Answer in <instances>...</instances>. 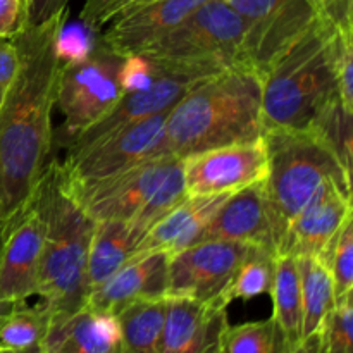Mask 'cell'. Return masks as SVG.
Returning a JSON list of instances; mask_svg holds the SVG:
<instances>
[{"label":"cell","mask_w":353,"mask_h":353,"mask_svg":"<svg viewBox=\"0 0 353 353\" xmlns=\"http://www.w3.org/2000/svg\"><path fill=\"white\" fill-rule=\"evenodd\" d=\"M69 9L14 37L19 68L0 109V217L3 228L33 196L52 152V109L57 92L55 38Z\"/></svg>","instance_id":"1"},{"label":"cell","mask_w":353,"mask_h":353,"mask_svg":"<svg viewBox=\"0 0 353 353\" xmlns=\"http://www.w3.org/2000/svg\"><path fill=\"white\" fill-rule=\"evenodd\" d=\"M262 133V76L248 65L193 83L165 117V148L179 159Z\"/></svg>","instance_id":"2"},{"label":"cell","mask_w":353,"mask_h":353,"mask_svg":"<svg viewBox=\"0 0 353 353\" xmlns=\"http://www.w3.org/2000/svg\"><path fill=\"white\" fill-rule=\"evenodd\" d=\"M343 31V30H341ZM340 28L319 17L262 76V126L310 130L327 105L340 99L336 41Z\"/></svg>","instance_id":"3"},{"label":"cell","mask_w":353,"mask_h":353,"mask_svg":"<svg viewBox=\"0 0 353 353\" xmlns=\"http://www.w3.org/2000/svg\"><path fill=\"white\" fill-rule=\"evenodd\" d=\"M31 200L45 219L37 295L50 317L69 316L86 307V264L95 221L65 192L57 159L45 164Z\"/></svg>","instance_id":"4"},{"label":"cell","mask_w":353,"mask_h":353,"mask_svg":"<svg viewBox=\"0 0 353 353\" xmlns=\"http://www.w3.org/2000/svg\"><path fill=\"white\" fill-rule=\"evenodd\" d=\"M262 140L268 152L269 217L279 254L290 224L314 193L330 179L352 185V174L326 141L310 130H265Z\"/></svg>","instance_id":"5"},{"label":"cell","mask_w":353,"mask_h":353,"mask_svg":"<svg viewBox=\"0 0 353 353\" xmlns=\"http://www.w3.org/2000/svg\"><path fill=\"white\" fill-rule=\"evenodd\" d=\"M140 54L159 74L190 83L248 65L243 21L226 0L205 2Z\"/></svg>","instance_id":"6"},{"label":"cell","mask_w":353,"mask_h":353,"mask_svg":"<svg viewBox=\"0 0 353 353\" xmlns=\"http://www.w3.org/2000/svg\"><path fill=\"white\" fill-rule=\"evenodd\" d=\"M64 188L93 221H124L145 231L188 196L183 159L172 154L157 155L95 183H64Z\"/></svg>","instance_id":"7"},{"label":"cell","mask_w":353,"mask_h":353,"mask_svg":"<svg viewBox=\"0 0 353 353\" xmlns=\"http://www.w3.org/2000/svg\"><path fill=\"white\" fill-rule=\"evenodd\" d=\"M123 55H117L97 38L92 54L76 64H59L55 105L64 123L52 133V150H68L76 138L112 110L124 95L119 85Z\"/></svg>","instance_id":"8"},{"label":"cell","mask_w":353,"mask_h":353,"mask_svg":"<svg viewBox=\"0 0 353 353\" xmlns=\"http://www.w3.org/2000/svg\"><path fill=\"white\" fill-rule=\"evenodd\" d=\"M169 110L138 121L78 150H69L64 161H59L65 185L100 181L148 159L169 154L165 148V117Z\"/></svg>","instance_id":"9"},{"label":"cell","mask_w":353,"mask_h":353,"mask_svg":"<svg viewBox=\"0 0 353 353\" xmlns=\"http://www.w3.org/2000/svg\"><path fill=\"white\" fill-rule=\"evenodd\" d=\"M245 26V57L261 76L319 17L314 0H226Z\"/></svg>","instance_id":"10"},{"label":"cell","mask_w":353,"mask_h":353,"mask_svg":"<svg viewBox=\"0 0 353 353\" xmlns=\"http://www.w3.org/2000/svg\"><path fill=\"white\" fill-rule=\"evenodd\" d=\"M254 245L205 240L169 257L168 296L224 303V293Z\"/></svg>","instance_id":"11"},{"label":"cell","mask_w":353,"mask_h":353,"mask_svg":"<svg viewBox=\"0 0 353 353\" xmlns=\"http://www.w3.org/2000/svg\"><path fill=\"white\" fill-rule=\"evenodd\" d=\"M188 196L234 193L268 176V152L262 138L248 143L210 148L183 159Z\"/></svg>","instance_id":"12"},{"label":"cell","mask_w":353,"mask_h":353,"mask_svg":"<svg viewBox=\"0 0 353 353\" xmlns=\"http://www.w3.org/2000/svg\"><path fill=\"white\" fill-rule=\"evenodd\" d=\"M45 243V219L33 200L3 228L0 248V303L17 305L37 295Z\"/></svg>","instance_id":"13"},{"label":"cell","mask_w":353,"mask_h":353,"mask_svg":"<svg viewBox=\"0 0 353 353\" xmlns=\"http://www.w3.org/2000/svg\"><path fill=\"white\" fill-rule=\"evenodd\" d=\"M348 217H352V185L330 179L290 224L279 254L314 255L330 265L334 241Z\"/></svg>","instance_id":"14"},{"label":"cell","mask_w":353,"mask_h":353,"mask_svg":"<svg viewBox=\"0 0 353 353\" xmlns=\"http://www.w3.org/2000/svg\"><path fill=\"white\" fill-rule=\"evenodd\" d=\"M228 307L183 296H165L159 353H224Z\"/></svg>","instance_id":"15"},{"label":"cell","mask_w":353,"mask_h":353,"mask_svg":"<svg viewBox=\"0 0 353 353\" xmlns=\"http://www.w3.org/2000/svg\"><path fill=\"white\" fill-rule=\"evenodd\" d=\"M209 0H155L116 14L100 30L99 41L117 55L140 54Z\"/></svg>","instance_id":"16"},{"label":"cell","mask_w":353,"mask_h":353,"mask_svg":"<svg viewBox=\"0 0 353 353\" xmlns=\"http://www.w3.org/2000/svg\"><path fill=\"white\" fill-rule=\"evenodd\" d=\"M168 252H143L131 257L103 285L92 290L86 307L95 312L117 314L140 300L165 299L169 283Z\"/></svg>","instance_id":"17"},{"label":"cell","mask_w":353,"mask_h":353,"mask_svg":"<svg viewBox=\"0 0 353 353\" xmlns=\"http://www.w3.org/2000/svg\"><path fill=\"white\" fill-rule=\"evenodd\" d=\"M205 240L238 241L276 254L265 179L252 183L224 200L200 238V241Z\"/></svg>","instance_id":"18"},{"label":"cell","mask_w":353,"mask_h":353,"mask_svg":"<svg viewBox=\"0 0 353 353\" xmlns=\"http://www.w3.org/2000/svg\"><path fill=\"white\" fill-rule=\"evenodd\" d=\"M193 83L185 81V79L172 78V76L159 74L157 79L150 88L137 93H124L119 102L112 107L110 112L95 124L83 131L74 143L68 148L69 150H78V148L86 147L97 140L109 137V134L117 133L131 124L143 121L147 117L155 116L159 112L169 110L192 86Z\"/></svg>","instance_id":"19"},{"label":"cell","mask_w":353,"mask_h":353,"mask_svg":"<svg viewBox=\"0 0 353 353\" xmlns=\"http://www.w3.org/2000/svg\"><path fill=\"white\" fill-rule=\"evenodd\" d=\"M116 314L83 307L69 316L50 317L41 347L45 353H119Z\"/></svg>","instance_id":"20"},{"label":"cell","mask_w":353,"mask_h":353,"mask_svg":"<svg viewBox=\"0 0 353 353\" xmlns=\"http://www.w3.org/2000/svg\"><path fill=\"white\" fill-rule=\"evenodd\" d=\"M230 195L231 193L186 196L148 228L138 245L137 254L161 250L172 255L199 243L207 224Z\"/></svg>","instance_id":"21"},{"label":"cell","mask_w":353,"mask_h":353,"mask_svg":"<svg viewBox=\"0 0 353 353\" xmlns=\"http://www.w3.org/2000/svg\"><path fill=\"white\" fill-rule=\"evenodd\" d=\"M145 233L143 228L124 221H95L86 264L88 293L103 285L137 255Z\"/></svg>","instance_id":"22"},{"label":"cell","mask_w":353,"mask_h":353,"mask_svg":"<svg viewBox=\"0 0 353 353\" xmlns=\"http://www.w3.org/2000/svg\"><path fill=\"white\" fill-rule=\"evenodd\" d=\"M302 292V338L323 330L336 305L334 281L330 265L314 255L295 257Z\"/></svg>","instance_id":"23"},{"label":"cell","mask_w":353,"mask_h":353,"mask_svg":"<svg viewBox=\"0 0 353 353\" xmlns=\"http://www.w3.org/2000/svg\"><path fill=\"white\" fill-rule=\"evenodd\" d=\"M116 316L121 327L119 353H159L165 319V299L133 302Z\"/></svg>","instance_id":"24"},{"label":"cell","mask_w":353,"mask_h":353,"mask_svg":"<svg viewBox=\"0 0 353 353\" xmlns=\"http://www.w3.org/2000/svg\"><path fill=\"white\" fill-rule=\"evenodd\" d=\"M269 295L272 296V319L285 333L286 340L295 348L302 341V292L296 261L290 254L276 255L274 281Z\"/></svg>","instance_id":"25"},{"label":"cell","mask_w":353,"mask_h":353,"mask_svg":"<svg viewBox=\"0 0 353 353\" xmlns=\"http://www.w3.org/2000/svg\"><path fill=\"white\" fill-rule=\"evenodd\" d=\"M50 314L43 305L30 307L24 303L12 309L0 319V352L26 350L41 345L47 333Z\"/></svg>","instance_id":"26"},{"label":"cell","mask_w":353,"mask_h":353,"mask_svg":"<svg viewBox=\"0 0 353 353\" xmlns=\"http://www.w3.org/2000/svg\"><path fill=\"white\" fill-rule=\"evenodd\" d=\"M274 252L261 247L252 248L228 286L224 303L230 305L233 300H252L255 296L271 293L274 281Z\"/></svg>","instance_id":"27"},{"label":"cell","mask_w":353,"mask_h":353,"mask_svg":"<svg viewBox=\"0 0 353 353\" xmlns=\"http://www.w3.org/2000/svg\"><path fill=\"white\" fill-rule=\"evenodd\" d=\"M292 345L272 317L228 326L224 353H290Z\"/></svg>","instance_id":"28"},{"label":"cell","mask_w":353,"mask_h":353,"mask_svg":"<svg viewBox=\"0 0 353 353\" xmlns=\"http://www.w3.org/2000/svg\"><path fill=\"white\" fill-rule=\"evenodd\" d=\"M310 131L326 141L341 165L352 174V112L345 109L340 99L326 107Z\"/></svg>","instance_id":"29"},{"label":"cell","mask_w":353,"mask_h":353,"mask_svg":"<svg viewBox=\"0 0 353 353\" xmlns=\"http://www.w3.org/2000/svg\"><path fill=\"white\" fill-rule=\"evenodd\" d=\"M99 33L90 30L88 26L78 21V23H62L55 38V55L61 65L76 64L88 57L97 45Z\"/></svg>","instance_id":"30"},{"label":"cell","mask_w":353,"mask_h":353,"mask_svg":"<svg viewBox=\"0 0 353 353\" xmlns=\"http://www.w3.org/2000/svg\"><path fill=\"white\" fill-rule=\"evenodd\" d=\"M336 300L352 295L353 290V216L345 221L330 259Z\"/></svg>","instance_id":"31"},{"label":"cell","mask_w":353,"mask_h":353,"mask_svg":"<svg viewBox=\"0 0 353 353\" xmlns=\"http://www.w3.org/2000/svg\"><path fill=\"white\" fill-rule=\"evenodd\" d=\"M323 331L326 353H353L352 295L336 300V305L324 323Z\"/></svg>","instance_id":"32"},{"label":"cell","mask_w":353,"mask_h":353,"mask_svg":"<svg viewBox=\"0 0 353 353\" xmlns=\"http://www.w3.org/2000/svg\"><path fill=\"white\" fill-rule=\"evenodd\" d=\"M350 31H341L336 41L338 93L345 109L353 114V43Z\"/></svg>","instance_id":"33"},{"label":"cell","mask_w":353,"mask_h":353,"mask_svg":"<svg viewBox=\"0 0 353 353\" xmlns=\"http://www.w3.org/2000/svg\"><path fill=\"white\" fill-rule=\"evenodd\" d=\"M157 76L159 72L147 57L141 54H133L123 59L119 69V85L124 93L143 92L154 85Z\"/></svg>","instance_id":"34"},{"label":"cell","mask_w":353,"mask_h":353,"mask_svg":"<svg viewBox=\"0 0 353 353\" xmlns=\"http://www.w3.org/2000/svg\"><path fill=\"white\" fill-rule=\"evenodd\" d=\"M28 26V0H0V40L17 37Z\"/></svg>","instance_id":"35"},{"label":"cell","mask_w":353,"mask_h":353,"mask_svg":"<svg viewBox=\"0 0 353 353\" xmlns=\"http://www.w3.org/2000/svg\"><path fill=\"white\" fill-rule=\"evenodd\" d=\"M121 3L123 0H85L79 12V21L90 30L100 33V30L116 16Z\"/></svg>","instance_id":"36"},{"label":"cell","mask_w":353,"mask_h":353,"mask_svg":"<svg viewBox=\"0 0 353 353\" xmlns=\"http://www.w3.org/2000/svg\"><path fill=\"white\" fill-rule=\"evenodd\" d=\"M19 68V52L14 40H0V109L7 99Z\"/></svg>","instance_id":"37"},{"label":"cell","mask_w":353,"mask_h":353,"mask_svg":"<svg viewBox=\"0 0 353 353\" xmlns=\"http://www.w3.org/2000/svg\"><path fill=\"white\" fill-rule=\"evenodd\" d=\"M319 6L321 12L333 21L340 30L353 33V0H314Z\"/></svg>","instance_id":"38"},{"label":"cell","mask_w":353,"mask_h":353,"mask_svg":"<svg viewBox=\"0 0 353 353\" xmlns=\"http://www.w3.org/2000/svg\"><path fill=\"white\" fill-rule=\"evenodd\" d=\"M69 9V0H28V26H37Z\"/></svg>","instance_id":"39"},{"label":"cell","mask_w":353,"mask_h":353,"mask_svg":"<svg viewBox=\"0 0 353 353\" xmlns=\"http://www.w3.org/2000/svg\"><path fill=\"white\" fill-rule=\"evenodd\" d=\"M323 340H324V331H317V333L309 334V336L302 338L299 345L293 348L290 353H319L321 347H323Z\"/></svg>","instance_id":"40"},{"label":"cell","mask_w":353,"mask_h":353,"mask_svg":"<svg viewBox=\"0 0 353 353\" xmlns=\"http://www.w3.org/2000/svg\"><path fill=\"white\" fill-rule=\"evenodd\" d=\"M150 2H155V0H123V3H121L117 14L124 12V10L137 9V7H141V6H147V3H150Z\"/></svg>","instance_id":"41"},{"label":"cell","mask_w":353,"mask_h":353,"mask_svg":"<svg viewBox=\"0 0 353 353\" xmlns=\"http://www.w3.org/2000/svg\"><path fill=\"white\" fill-rule=\"evenodd\" d=\"M2 241H3V223H2V217H0V248H2ZM10 309H12V305H2V303H0V319H2Z\"/></svg>","instance_id":"42"},{"label":"cell","mask_w":353,"mask_h":353,"mask_svg":"<svg viewBox=\"0 0 353 353\" xmlns=\"http://www.w3.org/2000/svg\"><path fill=\"white\" fill-rule=\"evenodd\" d=\"M0 353H45L41 345H34V347L26 348V350H10V352H0Z\"/></svg>","instance_id":"43"},{"label":"cell","mask_w":353,"mask_h":353,"mask_svg":"<svg viewBox=\"0 0 353 353\" xmlns=\"http://www.w3.org/2000/svg\"><path fill=\"white\" fill-rule=\"evenodd\" d=\"M319 353H326V347H324V340H323V347H321Z\"/></svg>","instance_id":"44"}]
</instances>
